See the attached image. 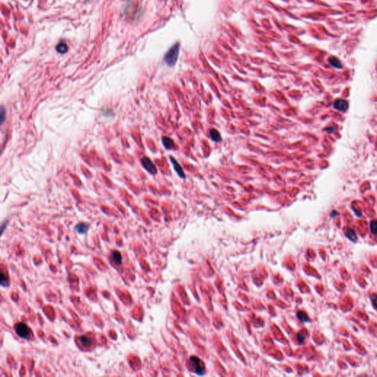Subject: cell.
Listing matches in <instances>:
<instances>
[{"label":"cell","instance_id":"obj_9","mask_svg":"<svg viewBox=\"0 0 377 377\" xmlns=\"http://www.w3.org/2000/svg\"><path fill=\"white\" fill-rule=\"evenodd\" d=\"M89 229V225L85 223H80L76 225V230L80 234H85Z\"/></svg>","mask_w":377,"mask_h":377},{"label":"cell","instance_id":"obj_13","mask_svg":"<svg viewBox=\"0 0 377 377\" xmlns=\"http://www.w3.org/2000/svg\"><path fill=\"white\" fill-rule=\"evenodd\" d=\"M56 49H57V51L59 53L63 54V53H67V52L68 51V47H67V44H65V43H60L59 44L57 45Z\"/></svg>","mask_w":377,"mask_h":377},{"label":"cell","instance_id":"obj_4","mask_svg":"<svg viewBox=\"0 0 377 377\" xmlns=\"http://www.w3.org/2000/svg\"><path fill=\"white\" fill-rule=\"evenodd\" d=\"M141 163L142 165L144 168H145L147 172L150 173L152 175H155L157 173V169L155 167V164L153 163V161L147 157H143L141 159Z\"/></svg>","mask_w":377,"mask_h":377},{"label":"cell","instance_id":"obj_10","mask_svg":"<svg viewBox=\"0 0 377 377\" xmlns=\"http://www.w3.org/2000/svg\"><path fill=\"white\" fill-rule=\"evenodd\" d=\"M346 234L347 237H348L349 239L353 241V242H356V239H357V237H356V233H355V231L352 228H347L346 230Z\"/></svg>","mask_w":377,"mask_h":377},{"label":"cell","instance_id":"obj_1","mask_svg":"<svg viewBox=\"0 0 377 377\" xmlns=\"http://www.w3.org/2000/svg\"><path fill=\"white\" fill-rule=\"evenodd\" d=\"M189 369L191 370V372L195 373L197 375H202L204 374L205 373V365L204 362L200 360L199 357L192 356L189 358Z\"/></svg>","mask_w":377,"mask_h":377},{"label":"cell","instance_id":"obj_5","mask_svg":"<svg viewBox=\"0 0 377 377\" xmlns=\"http://www.w3.org/2000/svg\"><path fill=\"white\" fill-rule=\"evenodd\" d=\"M169 159H170L171 163H172L173 166V168H174L175 171L176 172L177 175L181 177V178H185V177H186V175H185L184 171H183L182 167L181 166L180 163L177 162V161L173 156L169 157Z\"/></svg>","mask_w":377,"mask_h":377},{"label":"cell","instance_id":"obj_8","mask_svg":"<svg viewBox=\"0 0 377 377\" xmlns=\"http://www.w3.org/2000/svg\"><path fill=\"white\" fill-rule=\"evenodd\" d=\"M209 134H210L211 139L215 142H220L221 140H222L220 133L216 129H211L209 131Z\"/></svg>","mask_w":377,"mask_h":377},{"label":"cell","instance_id":"obj_7","mask_svg":"<svg viewBox=\"0 0 377 377\" xmlns=\"http://www.w3.org/2000/svg\"><path fill=\"white\" fill-rule=\"evenodd\" d=\"M334 107L339 111H346L348 108V103L343 99H338L334 102Z\"/></svg>","mask_w":377,"mask_h":377},{"label":"cell","instance_id":"obj_16","mask_svg":"<svg viewBox=\"0 0 377 377\" xmlns=\"http://www.w3.org/2000/svg\"><path fill=\"white\" fill-rule=\"evenodd\" d=\"M372 234L377 235V220H373L370 225Z\"/></svg>","mask_w":377,"mask_h":377},{"label":"cell","instance_id":"obj_17","mask_svg":"<svg viewBox=\"0 0 377 377\" xmlns=\"http://www.w3.org/2000/svg\"><path fill=\"white\" fill-rule=\"evenodd\" d=\"M0 283H1V285L2 287H6L8 285V278H7V277H6L3 273L1 274V281H0Z\"/></svg>","mask_w":377,"mask_h":377},{"label":"cell","instance_id":"obj_3","mask_svg":"<svg viewBox=\"0 0 377 377\" xmlns=\"http://www.w3.org/2000/svg\"><path fill=\"white\" fill-rule=\"evenodd\" d=\"M16 333L19 338L23 339H27L30 338V329L28 326L24 323H19L15 326Z\"/></svg>","mask_w":377,"mask_h":377},{"label":"cell","instance_id":"obj_14","mask_svg":"<svg viewBox=\"0 0 377 377\" xmlns=\"http://www.w3.org/2000/svg\"><path fill=\"white\" fill-rule=\"evenodd\" d=\"M80 340L81 343L83 344V346H90L91 344V341L90 340V338H89V337L85 336V335L81 336L80 338Z\"/></svg>","mask_w":377,"mask_h":377},{"label":"cell","instance_id":"obj_19","mask_svg":"<svg viewBox=\"0 0 377 377\" xmlns=\"http://www.w3.org/2000/svg\"><path fill=\"white\" fill-rule=\"evenodd\" d=\"M370 298H371V302L373 304V306L374 307V309H376L377 310V295L376 294H373L370 296Z\"/></svg>","mask_w":377,"mask_h":377},{"label":"cell","instance_id":"obj_11","mask_svg":"<svg viewBox=\"0 0 377 377\" xmlns=\"http://www.w3.org/2000/svg\"><path fill=\"white\" fill-rule=\"evenodd\" d=\"M112 258L113 259V261L117 263V264H121L122 262V255L121 253L119 252V251H114L112 253Z\"/></svg>","mask_w":377,"mask_h":377},{"label":"cell","instance_id":"obj_12","mask_svg":"<svg viewBox=\"0 0 377 377\" xmlns=\"http://www.w3.org/2000/svg\"><path fill=\"white\" fill-rule=\"evenodd\" d=\"M329 62L331 63V65L333 66L334 67L338 68V69H340V68L342 67V64H341L340 61H339L337 57H330V58L329 59Z\"/></svg>","mask_w":377,"mask_h":377},{"label":"cell","instance_id":"obj_2","mask_svg":"<svg viewBox=\"0 0 377 377\" xmlns=\"http://www.w3.org/2000/svg\"><path fill=\"white\" fill-rule=\"evenodd\" d=\"M179 49H180V46H179V44L177 43L173 45L164 57V61L169 67H172L176 63L179 55Z\"/></svg>","mask_w":377,"mask_h":377},{"label":"cell","instance_id":"obj_6","mask_svg":"<svg viewBox=\"0 0 377 377\" xmlns=\"http://www.w3.org/2000/svg\"><path fill=\"white\" fill-rule=\"evenodd\" d=\"M161 141H162L163 147H164L167 149H168V150H171V149H174L176 148V147H175V141H173L171 138H169V137L163 136Z\"/></svg>","mask_w":377,"mask_h":377},{"label":"cell","instance_id":"obj_15","mask_svg":"<svg viewBox=\"0 0 377 377\" xmlns=\"http://www.w3.org/2000/svg\"><path fill=\"white\" fill-rule=\"evenodd\" d=\"M297 316H298L299 320H301L302 322H308V321L310 320L306 313L304 312H302V311L298 312V314H297Z\"/></svg>","mask_w":377,"mask_h":377},{"label":"cell","instance_id":"obj_18","mask_svg":"<svg viewBox=\"0 0 377 377\" xmlns=\"http://www.w3.org/2000/svg\"><path fill=\"white\" fill-rule=\"evenodd\" d=\"M0 114H1V119H0V121H1V125H3V123L5 122V120L6 119V111L5 110V108H4L3 106L1 107V110H0Z\"/></svg>","mask_w":377,"mask_h":377}]
</instances>
